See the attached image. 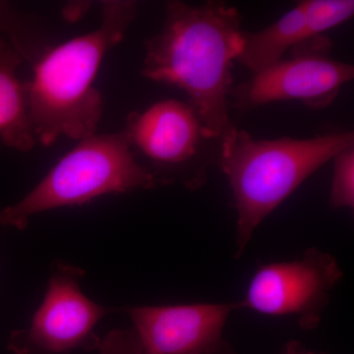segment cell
I'll return each mask as SVG.
<instances>
[{
    "label": "cell",
    "mask_w": 354,
    "mask_h": 354,
    "mask_svg": "<svg viewBox=\"0 0 354 354\" xmlns=\"http://www.w3.org/2000/svg\"><path fill=\"white\" fill-rule=\"evenodd\" d=\"M241 15L221 1H169L162 30L147 39L142 75L183 91L205 134L218 145L236 130L228 113Z\"/></svg>",
    "instance_id": "obj_1"
},
{
    "label": "cell",
    "mask_w": 354,
    "mask_h": 354,
    "mask_svg": "<svg viewBox=\"0 0 354 354\" xmlns=\"http://www.w3.org/2000/svg\"><path fill=\"white\" fill-rule=\"evenodd\" d=\"M136 11V2L130 0L104 2L97 29L50 48L37 62L27 84L30 118L39 143L50 146L62 136L80 141L95 134L104 102L95 79Z\"/></svg>",
    "instance_id": "obj_2"
},
{
    "label": "cell",
    "mask_w": 354,
    "mask_h": 354,
    "mask_svg": "<svg viewBox=\"0 0 354 354\" xmlns=\"http://www.w3.org/2000/svg\"><path fill=\"white\" fill-rule=\"evenodd\" d=\"M353 131L310 139H254L236 129L220 144L218 165L227 176L236 211L235 257L241 258L260 223L346 147Z\"/></svg>",
    "instance_id": "obj_3"
},
{
    "label": "cell",
    "mask_w": 354,
    "mask_h": 354,
    "mask_svg": "<svg viewBox=\"0 0 354 354\" xmlns=\"http://www.w3.org/2000/svg\"><path fill=\"white\" fill-rule=\"evenodd\" d=\"M157 179L137 160L124 129L80 140L19 202L0 211V225L24 230L31 216L82 206L111 194L152 189Z\"/></svg>",
    "instance_id": "obj_4"
},
{
    "label": "cell",
    "mask_w": 354,
    "mask_h": 354,
    "mask_svg": "<svg viewBox=\"0 0 354 354\" xmlns=\"http://www.w3.org/2000/svg\"><path fill=\"white\" fill-rule=\"evenodd\" d=\"M333 43L325 35L293 46L279 60L230 91L234 106L252 109L271 102L298 101L311 109L329 106L342 86L353 80V65L330 57Z\"/></svg>",
    "instance_id": "obj_5"
},
{
    "label": "cell",
    "mask_w": 354,
    "mask_h": 354,
    "mask_svg": "<svg viewBox=\"0 0 354 354\" xmlns=\"http://www.w3.org/2000/svg\"><path fill=\"white\" fill-rule=\"evenodd\" d=\"M82 269L65 263L51 266L48 290L32 322L13 333L9 348L16 354H73L97 351L95 325L111 309L95 304L81 290Z\"/></svg>",
    "instance_id": "obj_6"
},
{
    "label": "cell",
    "mask_w": 354,
    "mask_h": 354,
    "mask_svg": "<svg viewBox=\"0 0 354 354\" xmlns=\"http://www.w3.org/2000/svg\"><path fill=\"white\" fill-rule=\"evenodd\" d=\"M342 276L334 256L309 248L299 259L261 266L235 308L295 317L301 329H315Z\"/></svg>",
    "instance_id": "obj_7"
},
{
    "label": "cell",
    "mask_w": 354,
    "mask_h": 354,
    "mask_svg": "<svg viewBox=\"0 0 354 354\" xmlns=\"http://www.w3.org/2000/svg\"><path fill=\"white\" fill-rule=\"evenodd\" d=\"M124 131L133 152L136 150L158 169L179 171L185 187L196 189L204 183L207 167L201 164V152L212 140L188 102L164 100L143 113H133Z\"/></svg>",
    "instance_id": "obj_8"
},
{
    "label": "cell",
    "mask_w": 354,
    "mask_h": 354,
    "mask_svg": "<svg viewBox=\"0 0 354 354\" xmlns=\"http://www.w3.org/2000/svg\"><path fill=\"white\" fill-rule=\"evenodd\" d=\"M234 304L138 306L127 310L142 354H236L225 339Z\"/></svg>",
    "instance_id": "obj_9"
},
{
    "label": "cell",
    "mask_w": 354,
    "mask_h": 354,
    "mask_svg": "<svg viewBox=\"0 0 354 354\" xmlns=\"http://www.w3.org/2000/svg\"><path fill=\"white\" fill-rule=\"evenodd\" d=\"M324 32L310 11L308 0H304L269 27L258 32H242L236 62L253 74L258 73L283 59L293 46Z\"/></svg>",
    "instance_id": "obj_10"
},
{
    "label": "cell",
    "mask_w": 354,
    "mask_h": 354,
    "mask_svg": "<svg viewBox=\"0 0 354 354\" xmlns=\"http://www.w3.org/2000/svg\"><path fill=\"white\" fill-rule=\"evenodd\" d=\"M22 53L0 39V139L9 148L29 152L37 138L30 118L28 84L18 76Z\"/></svg>",
    "instance_id": "obj_11"
},
{
    "label": "cell",
    "mask_w": 354,
    "mask_h": 354,
    "mask_svg": "<svg viewBox=\"0 0 354 354\" xmlns=\"http://www.w3.org/2000/svg\"><path fill=\"white\" fill-rule=\"evenodd\" d=\"M334 174L330 185V208H354V145L346 147L334 158Z\"/></svg>",
    "instance_id": "obj_12"
},
{
    "label": "cell",
    "mask_w": 354,
    "mask_h": 354,
    "mask_svg": "<svg viewBox=\"0 0 354 354\" xmlns=\"http://www.w3.org/2000/svg\"><path fill=\"white\" fill-rule=\"evenodd\" d=\"M97 351L101 354H142L134 330H115L101 339Z\"/></svg>",
    "instance_id": "obj_13"
},
{
    "label": "cell",
    "mask_w": 354,
    "mask_h": 354,
    "mask_svg": "<svg viewBox=\"0 0 354 354\" xmlns=\"http://www.w3.org/2000/svg\"><path fill=\"white\" fill-rule=\"evenodd\" d=\"M283 354H323L307 351L300 342H291L286 344Z\"/></svg>",
    "instance_id": "obj_14"
}]
</instances>
